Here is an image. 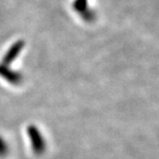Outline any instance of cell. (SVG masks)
Masks as SVG:
<instances>
[{
  "instance_id": "3957f363",
  "label": "cell",
  "mask_w": 159,
  "mask_h": 159,
  "mask_svg": "<svg viewBox=\"0 0 159 159\" xmlns=\"http://www.w3.org/2000/svg\"><path fill=\"white\" fill-rule=\"evenodd\" d=\"M0 78H2L9 84L19 85L23 82V76L19 72L13 70L10 65L0 63Z\"/></svg>"
},
{
  "instance_id": "6da1fadb",
  "label": "cell",
  "mask_w": 159,
  "mask_h": 159,
  "mask_svg": "<svg viewBox=\"0 0 159 159\" xmlns=\"http://www.w3.org/2000/svg\"><path fill=\"white\" fill-rule=\"evenodd\" d=\"M27 134L31 143L33 152L37 155H41L46 151V142L41 131L35 125H30L27 128Z\"/></svg>"
},
{
  "instance_id": "5b68a950",
  "label": "cell",
  "mask_w": 159,
  "mask_h": 159,
  "mask_svg": "<svg viewBox=\"0 0 159 159\" xmlns=\"http://www.w3.org/2000/svg\"><path fill=\"white\" fill-rule=\"evenodd\" d=\"M9 154V146L6 140L0 136V158H4Z\"/></svg>"
},
{
  "instance_id": "7a4b0ae2",
  "label": "cell",
  "mask_w": 159,
  "mask_h": 159,
  "mask_svg": "<svg viewBox=\"0 0 159 159\" xmlns=\"http://www.w3.org/2000/svg\"><path fill=\"white\" fill-rule=\"evenodd\" d=\"M24 47H25L24 40L18 39V40L15 41L6 51L0 63L5 64V65H11L18 58L22 50L24 49Z\"/></svg>"
},
{
  "instance_id": "277c9868",
  "label": "cell",
  "mask_w": 159,
  "mask_h": 159,
  "mask_svg": "<svg viewBox=\"0 0 159 159\" xmlns=\"http://www.w3.org/2000/svg\"><path fill=\"white\" fill-rule=\"evenodd\" d=\"M73 9L76 11V13L80 16H82L84 20H91L93 18V15L89 9L87 0H74Z\"/></svg>"
}]
</instances>
